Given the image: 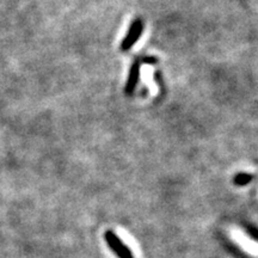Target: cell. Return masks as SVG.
Wrapping results in <instances>:
<instances>
[{
    "mask_svg": "<svg viewBox=\"0 0 258 258\" xmlns=\"http://www.w3.org/2000/svg\"><path fill=\"white\" fill-rule=\"evenodd\" d=\"M104 238H106V242H108L110 248L118 254V258H134L129 248L120 239V236L115 232L106 231V234H104Z\"/></svg>",
    "mask_w": 258,
    "mask_h": 258,
    "instance_id": "1",
    "label": "cell"
},
{
    "mask_svg": "<svg viewBox=\"0 0 258 258\" xmlns=\"http://www.w3.org/2000/svg\"><path fill=\"white\" fill-rule=\"evenodd\" d=\"M144 32V22L140 18L135 20L133 23L130 24V28H129L128 34L126 35L124 41L121 43V50L127 52L133 47V44L138 42V40L140 38L141 34Z\"/></svg>",
    "mask_w": 258,
    "mask_h": 258,
    "instance_id": "2",
    "label": "cell"
},
{
    "mask_svg": "<svg viewBox=\"0 0 258 258\" xmlns=\"http://www.w3.org/2000/svg\"><path fill=\"white\" fill-rule=\"evenodd\" d=\"M139 76H140V62L139 61H135V62L132 64L130 70H129L128 80L124 88L126 94L130 96V94H133L135 88H136L138 82H139Z\"/></svg>",
    "mask_w": 258,
    "mask_h": 258,
    "instance_id": "3",
    "label": "cell"
},
{
    "mask_svg": "<svg viewBox=\"0 0 258 258\" xmlns=\"http://www.w3.org/2000/svg\"><path fill=\"white\" fill-rule=\"evenodd\" d=\"M252 180V176L248 174H238L234 177V184L238 186H246Z\"/></svg>",
    "mask_w": 258,
    "mask_h": 258,
    "instance_id": "4",
    "label": "cell"
},
{
    "mask_svg": "<svg viewBox=\"0 0 258 258\" xmlns=\"http://www.w3.org/2000/svg\"><path fill=\"white\" fill-rule=\"evenodd\" d=\"M144 64H156L158 62V60L156 59L154 56H145L144 59H141Z\"/></svg>",
    "mask_w": 258,
    "mask_h": 258,
    "instance_id": "5",
    "label": "cell"
}]
</instances>
